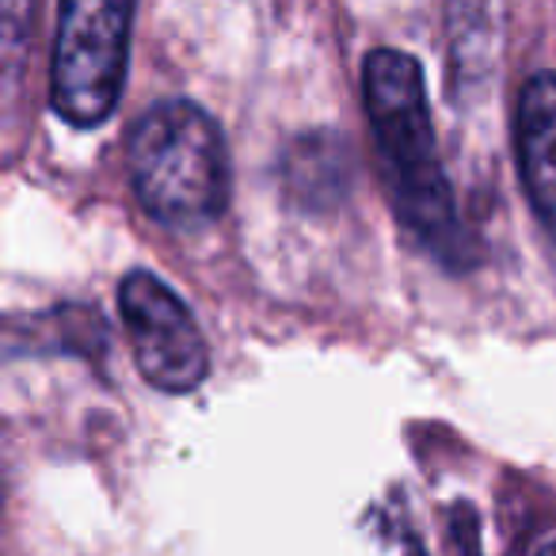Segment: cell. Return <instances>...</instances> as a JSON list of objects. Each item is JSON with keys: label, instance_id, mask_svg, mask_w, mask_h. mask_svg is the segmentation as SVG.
<instances>
[{"label": "cell", "instance_id": "cell-3", "mask_svg": "<svg viewBox=\"0 0 556 556\" xmlns=\"http://www.w3.org/2000/svg\"><path fill=\"white\" fill-rule=\"evenodd\" d=\"M138 0H58L50 108L77 130L103 126L123 100Z\"/></svg>", "mask_w": 556, "mask_h": 556}, {"label": "cell", "instance_id": "cell-1", "mask_svg": "<svg viewBox=\"0 0 556 556\" xmlns=\"http://www.w3.org/2000/svg\"><path fill=\"white\" fill-rule=\"evenodd\" d=\"M363 108L370 118L386 191L401 225L450 267H465L469 244L442 168L419 62L404 50H374L363 62Z\"/></svg>", "mask_w": 556, "mask_h": 556}, {"label": "cell", "instance_id": "cell-6", "mask_svg": "<svg viewBox=\"0 0 556 556\" xmlns=\"http://www.w3.org/2000/svg\"><path fill=\"white\" fill-rule=\"evenodd\" d=\"M538 556H556V541H548V545L545 548H541V553Z\"/></svg>", "mask_w": 556, "mask_h": 556}, {"label": "cell", "instance_id": "cell-5", "mask_svg": "<svg viewBox=\"0 0 556 556\" xmlns=\"http://www.w3.org/2000/svg\"><path fill=\"white\" fill-rule=\"evenodd\" d=\"M515 156L533 214L556 237V73H533L518 92Z\"/></svg>", "mask_w": 556, "mask_h": 556}, {"label": "cell", "instance_id": "cell-4", "mask_svg": "<svg viewBox=\"0 0 556 556\" xmlns=\"http://www.w3.org/2000/svg\"><path fill=\"white\" fill-rule=\"evenodd\" d=\"M118 313L141 378L161 393H191L210 374V348L187 302L164 278L130 270L118 282Z\"/></svg>", "mask_w": 556, "mask_h": 556}, {"label": "cell", "instance_id": "cell-2", "mask_svg": "<svg viewBox=\"0 0 556 556\" xmlns=\"http://www.w3.org/2000/svg\"><path fill=\"white\" fill-rule=\"evenodd\" d=\"M126 168L141 210L168 229H202L229 206V149L194 100H161L134 123Z\"/></svg>", "mask_w": 556, "mask_h": 556}]
</instances>
